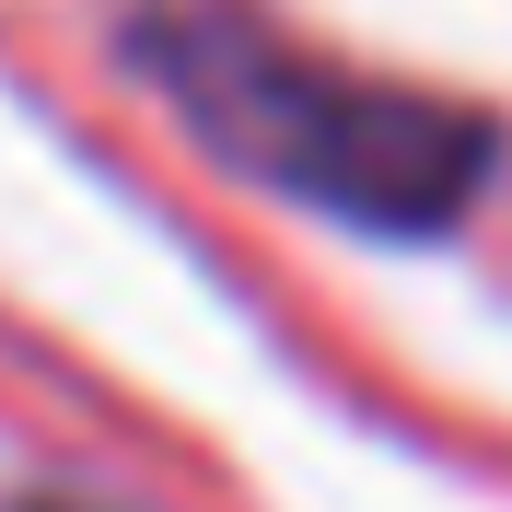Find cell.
I'll return each instance as SVG.
<instances>
[{
  "label": "cell",
  "instance_id": "1",
  "mask_svg": "<svg viewBox=\"0 0 512 512\" xmlns=\"http://www.w3.org/2000/svg\"><path fill=\"white\" fill-rule=\"evenodd\" d=\"M128 59H140V82H163V105L222 163L361 233H443L489 175V128L466 105L303 59L245 0H140Z\"/></svg>",
  "mask_w": 512,
  "mask_h": 512
},
{
  "label": "cell",
  "instance_id": "2",
  "mask_svg": "<svg viewBox=\"0 0 512 512\" xmlns=\"http://www.w3.org/2000/svg\"><path fill=\"white\" fill-rule=\"evenodd\" d=\"M12 512H82V501H12Z\"/></svg>",
  "mask_w": 512,
  "mask_h": 512
}]
</instances>
